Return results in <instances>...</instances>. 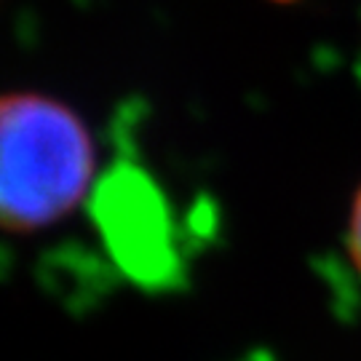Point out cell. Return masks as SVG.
Here are the masks:
<instances>
[{"label": "cell", "mask_w": 361, "mask_h": 361, "mask_svg": "<svg viewBox=\"0 0 361 361\" xmlns=\"http://www.w3.org/2000/svg\"><path fill=\"white\" fill-rule=\"evenodd\" d=\"M94 150L80 118L49 97L3 99L0 212L13 233H30L65 217L83 198Z\"/></svg>", "instance_id": "6da1fadb"}, {"label": "cell", "mask_w": 361, "mask_h": 361, "mask_svg": "<svg viewBox=\"0 0 361 361\" xmlns=\"http://www.w3.org/2000/svg\"><path fill=\"white\" fill-rule=\"evenodd\" d=\"M94 217L113 255L134 276L155 279L171 273V212L145 171L134 166L113 169L97 193Z\"/></svg>", "instance_id": "7a4b0ae2"}, {"label": "cell", "mask_w": 361, "mask_h": 361, "mask_svg": "<svg viewBox=\"0 0 361 361\" xmlns=\"http://www.w3.org/2000/svg\"><path fill=\"white\" fill-rule=\"evenodd\" d=\"M348 252L356 268L361 273V190L353 201V212H350V228H348Z\"/></svg>", "instance_id": "3957f363"}]
</instances>
